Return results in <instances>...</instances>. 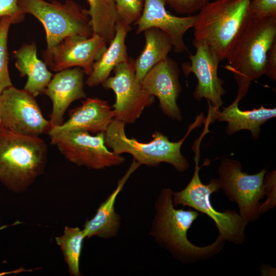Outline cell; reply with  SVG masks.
<instances>
[{"label":"cell","instance_id":"obj_30","mask_svg":"<svg viewBox=\"0 0 276 276\" xmlns=\"http://www.w3.org/2000/svg\"><path fill=\"white\" fill-rule=\"evenodd\" d=\"M25 14L19 7L18 0H0V18L13 16L20 22L24 20Z\"/></svg>","mask_w":276,"mask_h":276},{"label":"cell","instance_id":"obj_10","mask_svg":"<svg viewBox=\"0 0 276 276\" xmlns=\"http://www.w3.org/2000/svg\"><path fill=\"white\" fill-rule=\"evenodd\" d=\"M134 60L118 64L114 69V76L108 77L102 85L105 89L112 90L116 101L112 106L114 120L125 124H133L144 109L154 103L155 97L142 87L135 76Z\"/></svg>","mask_w":276,"mask_h":276},{"label":"cell","instance_id":"obj_8","mask_svg":"<svg viewBox=\"0 0 276 276\" xmlns=\"http://www.w3.org/2000/svg\"><path fill=\"white\" fill-rule=\"evenodd\" d=\"M267 170L249 174L242 171L241 163L232 158L222 159L218 173L220 189L232 202H236L239 214L247 223L258 220L262 215L260 200L264 198V179Z\"/></svg>","mask_w":276,"mask_h":276},{"label":"cell","instance_id":"obj_1","mask_svg":"<svg viewBox=\"0 0 276 276\" xmlns=\"http://www.w3.org/2000/svg\"><path fill=\"white\" fill-rule=\"evenodd\" d=\"M173 191L164 188L157 195L148 234L173 258L183 264L205 261L218 254L226 242L219 235L204 246L194 245L188 239V232L199 213L190 208L176 209L173 204Z\"/></svg>","mask_w":276,"mask_h":276},{"label":"cell","instance_id":"obj_23","mask_svg":"<svg viewBox=\"0 0 276 276\" xmlns=\"http://www.w3.org/2000/svg\"><path fill=\"white\" fill-rule=\"evenodd\" d=\"M93 33L110 43L116 34L118 20L115 0H87Z\"/></svg>","mask_w":276,"mask_h":276},{"label":"cell","instance_id":"obj_5","mask_svg":"<svg viewBox=\"0 0 276 276\" xmlns=\"http://www.w3.org/2000/svg\"><path fill=\"white\" fill-rule=\"evenodd\" d=\"M251 0H215L197 14L194 39L207 44L221 61L227 55L250 17Z\"/></svg>","mask_w":276,"mask_h":276},{"label":"cell","instance_id":"obj_15","mask_svg":"<svg viewBox=\"0 0 276 276\" xmlns=\"http://www.w3.org/2000/svg\"><path fill=\"white\" fill-rule=\"evenodd\" d=\"M144 1L141 16L134 24L137 26L136 34L149 28H158L169 36L175 52L186 51L183 36L193 27L197 14L182 17L173 15L166 10L164 0Z\"/></svg>","mask_w":276,"mask_h":276},{"label":"cell","instance_id":"obj_7","mask_svg":"<svg viewBox=\"0 0 276 276\" xmlns=\"http://www.w3.org/2000/svg\"><path fill=\"white\" fill-rule=\"evenodd\" d=\"M25 13L35 16L43 25L49 52L67 37L79 35L90 37L93 31L87 9L74 0L61 3L57 0H18Z\"/></svg>","mask_w":276,"mask_h":276},{"label":"cell","instance_id":"obj_2","mask_svg":"<svg viewBox=\"0 0 276 276\" xmlns=\"http://www.w3.org/2000/svg\"><path fill=\"white\" fill-rule=\"evenodd\" d=\"M276 40V17L250 16L230 49L224 68L232 72L238 90L239 102L251 82L264 75L267 54Z\"/></svg>","mask_w":276,"mask_h":276},{"label":"cell","instance_id":"obj_27","mask_svg":"<svg viewBox=\"0 0 276 276\" xmlns=\"http://www.w3.org/2000/svg\"><path fill=\"white\" fill-rule=\"evenodd\" d=\"M275 170L267 172L265 175L264 183L265 190V195L267 196L266 200L261 203V211L262 215L273 209L276 205L275 188L276 174Z\"/></svg>","mask_w":276,"mask_h":276},{"label":"cell","instance_id":"obj_22","mask_svg":"<svg viewBox=\"0 0 276 276\" xmlns=\"http://www.w3.org/2000/svg\"><path fill=\"white\" fill-rule=\"evenodd\" d=\"M144 32L145 45L134 61L135 76L140 81L151 68L165 59L173 49L169 36L162 30L151 28Z\"/></svg>","mask_w":276,"mask_h":276},{"label":"cell","instance_id":"obj_4","mask_svg":"<svg viewBox=\"0 0 276 276\" xmlns=\"http://www.w3.org/2000/svg\"><path fill=\"white\" fill-rule=\"evenodd\" d=\"M204 121L202 114L198 116L189 126L185 136L178 142H171L168 136L156 131L152 134L151 141L143 143L128 137L125 132V124L114 119L104 132L105 144L116 153L131 154L141 166L156 167L166 163L172 165L177 171L183 172L189 168L190 164L181 153V146L191 131Z\"/></svg>","mask_w":276,"mask_h":276},{"label":"cell","instance_id":"obj_6","mask_svg":"<svg viewBox=\"0 0 276 276\" xmlns=\"http://www.w3.org/2000/svg\"><path fill=\"white\" fill-rule=\"evenodd\" d=\"M201 140L199 138L193 147L195 155L193 176L184 189L173 191V204L174 206H188L205 214L214 221L219 235L225 241L241 245L245 241V230L248 223L235 211L226 210L221 212L216 210L211 202L210 197L212 194L218 193L220 190L219 180L212 179L208 184H204L200 178L198 164Z\"/></svg>","mask_w":276,"mask_h":276},{"label":"cell","instance_id":"obj_26","mask_svg":"<svg viewBox=\"0 0 276 276\" xmlns=\"http://www.w3.org/2000/svg\"><path fill=\"white\" fill-rule=\"evenodd\" d=\"M118 20L126 25L134 24L140 18L144 0H115Z\"/></svg>","mask_w":276,"mask_h":276},{"label":"cell","instance_id":"obj_13","mask_svg":"<svg viewBox=\"0 0 276 276\" xmlns=\"http://www.w3.org/2000/svg\"><path fill=\"white\" fill-rule=\"evenodd\" d=\"M195 54L190 56V62L183 63L182 70L186 77L193 73L197 79V84L193 93L197 101L203 98L216 109L223 104L222 97L226 91L223 86L224 81L218 75L220 59L207 44L193 39Z\"/></svg>","mask_w":276,"mask_h":276},{"label":"cell","instance_id":"obj_21","mask_svg":"<svg viewBox=\"0 0 276 276\" xmlns=\"http://www.w3.org/2000/svg\"><path fill=\"white\" fill-rule=\"evenodd\" d=\"M131 30V26L118 20L114 37L109 47L94 63L91 73L86 80V84L88 86L95 87L102 84L118 64L128 61L129 58L125 40L128 33Z\"/></svg>","mask_w":276,"mask_h":276},{"label":"cell","instance_id":"obj_12","mask_svg":"<svg viewBox=\"0 0 276 276\" xmlns=\"http://www.w3.org/2000/svg\"><path fill=\"white\" fill-rule=\"evenodd\" d=\"M107 49V43L93 34L90 37L73 35L66 37L49 52H42L45 64L54 72L78 67L88 76L94 63Z\"/></svg>","mask_w":276,"mask_h":276},{"label":"cell","instance_id":"obj_25","mask_svg":"<svg viewBox=\"0 0 276 276\" xmlns=\"http://www.w3.org/2000/svg\"><path fill=\"white\" fill-rule=\"evenodd\" d=\"M17 23L19 21L15 16L0 18V94L13 85L8 71V36L11 25Z\"/></svg>","mask_w":276,"mask_h":276},{"label":"cell","instance_id":"obj_14","mask_svg":"<svg viewBox=\"0 0 276 276\" xmlns=\"http://www.w3.org/2000/svg\"><path fill=\"white\" fill-rule=\"evenodd\" d=\"M179 77L177 63L168 56L151 68L140 82L148 94L158 99L159 107L164 114L180 121L182 116L177 103L181 92Z\"/></svg>","mask_w":276,"mask_h":276},{"label":"cell","instance_id":"obj_16","mask_svg":"<svg viewBox=\"0 0 276 276\" xmlns=\"http://www.w3.org/2000/svg\"><path fill=\"white\" fill-rule=\"evenodd\" d=\"M114 112L108 102L98 98H88L72 110L70 118L61 125L52 127L48 135L54 138L74 131L104 133L114 120Z\"/></svg>","mask_w":276,"mask_h":276},{"label":"cell","instance_id":"obj_33","mask_svg":"<svg viewBox=\"0 0 276 276\" xmlns=\"http://www.w3.org/2000/svg\"><path fill=\"white\" fill-rule=\"evenodd\" d=\"M3 122L0 116V132L5 130Z\"/></svg>","mask_w":276,"mask_h":276},{"label":"cell","instance_id":"obj_11","mask_svg":"<svg viewBox=\"0 0 276 276\" xmlns=\"http://www.w3.org/2000/svg\"><path fill=\"white\" fill-rule=\"evenodd\" d=\"M35 98L13 85L0 94V116L5 129L34 136L48 134L52 126Z\"/></svg>","mask_w":276,"mask_h":276},{"label":"cell","instance_id":"obj_9","mask_svg":"<svg viewBox=\"0 0 276 276\" xmlns=\"http://www.w3.org/2000/svg\"><path fill=\"white\" fill-rule=\"evenodd\" d=\"M50 139L66 159L78 166L101 170L125 162L124 156L108 150L103 132L91 135L87 131H74Z\"/></svg>","mask_w":276,"mask_h":276},{"label":"cell","instance_id":"obj_28","mask_svg":"<svg viewBox=\"0 0 276 276\" xmlns=\"http://www.w3.org/2000/svg\"><path fill=\"white\" fill-rule=\"evenodd\" d=\"M166 4L181 14H192L200 11L210 0H164Z\"/></svg>","mask_w":276,"mask_h":276},{"label":"cell","instance_id":"obj_32","mask_svg":"<svg viewBox=\"0 0 276 276\" xmlns=\"http://www.w3.org/2000/svg\"><path fill=\"white\" fill-rule=\"evenodd\" d=\"M261 274L262 275H273L275 274V268L272 267L271 266H266L262 265L260 268Z\"/></svg>","mask_w":276,"mask_h":276},{"label":"cell","instance_id":"obj_18","mask_svg":"<svg viewBox=\"0 0 276 276\" xmlns=\"http://www.w3.org/2000/svg\"><path fill=\"white\" fill-rule=\"evenodd\" d=\"M140 166L133 159L115 189L100 204L93 217L84 223L82 230L85 239L96 236L108 239L118 236L121 227V217L116 211V199L129 178Z\"/></svg>","mask_w":276,"mask_h":276},{"label":"cell","instance_id":"obj_31","mask_svg":"<svg viewBox=\"0 0 276 276\" xmlns=\"http://www.w3.org/2000/svg\"><path fill=\"white\" fill-rule=\"evenodd\" d=\"M264 75L272 80H276V40L268 51L265 63Z\"/></svg>","mask_w":276,"mask_h":276},{"label":"cell","instance_id":"obj_20","mask_svg":"<svg viewBox=\"0 0 276 276\" xmlns=\"http://www.w3.org/2000/svg\"><path fill=\"white\" fill-rule=\"evenodd\" d=\"M16 59L15 66L21 77H27L24 89L34 97L44 93L53 74L47 64L37 58L36 43L24 44L13 52Z\"/></svg>","mask_w":276,"mask_h":276},{"label":"cell","instance_id":"obj_24","mask_svg":"<svg viewBox=\"0 0 276 276\" xmlns=\"http://www.w3.org/2000/svg\"><path fill=\"white\" fill-rule=\"evenodd\" d=\"M85 239L82 229L65 226L63 233L55 237L57 244L62 251L65 262L72 276H80V259L83 242Z\"/></svg>","mask_w":276,"mask_h":276},{"label":"cell","instance_id":"obj_19","mask_svg":"<svg viewBox=\"0 0 276 276\" xmlns=\"http://www.w3.org/2000/svg\"><path fill=\"white\" fill-rule=\"evenodd\" d=\"M239 101L235 99L228 106L223 107L221 111L209 104L208 115L213 123L216 120L227 122L225 132L228 135L247 130L251 132L252 139H258L261 126L268 120L275 117L276 108L261 106L258 108L243 111L239 109Z\"/></svg>","mask_w":276,"mask_h":276},{"label":"cell","instance_id":"obj_29","mask_svg":"<svg viewBox=\"0 0 276 276\" xmlns=\"http://www.w3.org/2000/svg\"><path fill=\"white\" fill-rule=\"evenodd\" d=\"M248 11L250 16L276 17V0H251Z\"/></svg>","mask_w":276,"mask_h":276},{"label":"cell","instance_id":"obj_3","mask_svg":"<svg viewBox=\"0 0 276 276\" xmlns=\"http://www.w3.org/2000/svg\"><path fill=\"white\" fill-rule=\"evenodd\" d=\"M48 148L39 136L5 129L0 132V182L9 191L26 192L44 172Z\"/></svg>","mask_w":276,"mask_h":276},{"label":"cell","instance_id":"obj_17","mask_svg":"<svg viewBox=\"0 0 276 276\" xmlns=\"http://www.w3.org/2000/svg\"><path fill=\"white\" fill-rule=\"evenodd\" d=\"M84 75L82 68L75 67L57 72L52 77L44 91L52 102L49 120L52 127L63 123L64 113L72 103L86 98Z\"/></svg>","mask_w":276,"mask_h":276}]
</instances>
